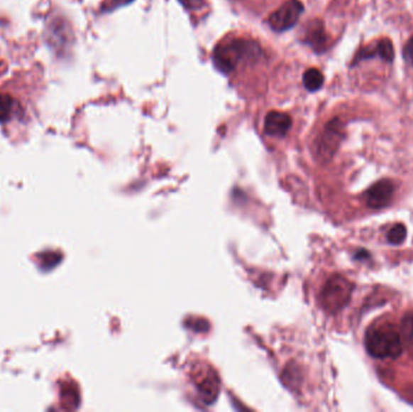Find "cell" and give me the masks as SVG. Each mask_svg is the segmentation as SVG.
I'll return each instance as SVG.
<instances>
[{
    "label": "cell",
    "instance_id": "1",
    "mask_svg": "<svg viewBox=\"0 0 413 412\" xmlns=\"http://www.w3.org/2000/svg\"><path fill=\"white\" fill-rule=\"evenodd\" d=\"M263 55L256 41L237 38L224 41L213 51L211 60L215 68L223 74H230L241 63H254Z\"/></svg>",
    "mask_w": 413,
    "mask_h": 412
},
{
    "label": "cell",
    "instance_id": "2",
    "mask_svg": "<svg viewBox=\"0 0 413 412\" xmlns=\"http://www.w3.org/2000/svg\"><path fill=\"white\" fill-rule=\"evenodd\" d=\"M365 346L370 356L377 359L397 358L404 349L401 332L392 324L370 327L365 335Z\"/></svg>",
    "mask_w": 413,
    "mask_h": 412
},
{
    "label": "cell",
    "instance_id": "3",
    "mask_svg": "<svg viewBox=\"0 0 413 412\" xmlns=\"http://www.w3.org/2000/svg\"><path fill=\"white\" fill-rule=\"evenodd\" d=\"M353 289L354 287L348 279L340 275L332 276L325 283L320 294L321 306L330 313L341 311L344 306L348 305Z\"/></svg>",
    "mask_w": 413,
    "mask_h": 412
},
{
    "label": "cell",
    "instance_id": "4",
    "mask_svg": "<svg viewBox=\"0 0 413 412\" xmlns=\"http://www.w3.org/2000/svg\"><path fill=\"white\" fill-rule=\"evenodd\" d=\"M343 138L344 131L342 122L340 119H332L331 121H329L325 125L323 132L316 139V156L323 161H329L340 148Z\"/></svg>",
    "mask_w": 413,
    "mask_h": 412
},
{
    "label": "cell",
    "instance_id": "5",
    "mask_svg": "<svg viewBox=\"0 0 413 412\" xmlns=\"http://www.w3.org/2000/svg\"><path fill=\"white\" fill-rule=\"evenodd\" d=\"M304 13V5L299 0H289L285 4L277 9L268 17V26L275 32H284L292 28L297 23Z\"/></svg>",
    "mask_w": 413,
    "mask_h": 412
},
{
    "label": "cell",
    "instance_id": "6",
    "mask_svg": "<svg viewBox=\"0 0 413 412\" xmlns=\"http://www.w3.org/2000/svg\"><path fill=\"white\" fill-rule=\"evenodd\" d=\"M394 195V184L388 179H382L375 183L369 190L366 191V203L375 210H380L388 206Z\"/></svg>",
    "mask_w": 413,
    "mask_h": 412
},
{
    "label": "cell",
    "instance_id": "7",
    "mask_svg": "<svg viewBox=\"0 0 413 412\" xmlns=\"http://www.w3.org/2000/svg\"><path fill=\"white\" fill-rule=\"evenodd\" d=\"M292 120L288 114L270 112L265 117V134L270 137H284L292 129Z\"/></svg>",
    "mask_w": 413,
    "mask_h": 412
},
{
    "label": "cell",
    "instance_id": "8",
    "mask_svg": "<svg viewBox=\"0 0 413 412\" xmlns=\"http://www.w3.org/2000/svg\"><path fill=\"white\" fill-rule=\"evenodd\" d=\"M304 43L314 50L316 53H324L328 48L329 38L325 32L324 23L320 20H314L309 22L306 29Z\"/></svg>",
    "mask_w": 413,
    "mask_h": 412
},
{
    "label": "cell",
    "instance_id": "9",
    "mask_svg": "<svg viewBox=\"0 0 413 412\" xmlns=\"http://www.w3.org/2000/svg\"><path fill=\"white\" fill-rule=\"evenodd\" d=\"M304 85L309 92H316L324 85V75L319 69H308L304 74Z\"/></svg>",
    "mask_w": 413,
    "mask_h": 412
},
{
    "label": "cell",
    "instance_id": "10",
    "mask_svg": "<svg viewBox=\"0 0 413 412\" xmlns=\"http://www.w3.org/2000/svg\"><path fill=\"white\" fill-rule=\"evenodd\" d=\"M375 50H376L377 57H380L381 60L388 63H392L394 61V46L393 43L389 39H381L375 45Z\"/></svg>",
    "mask_w": 413,
    "mask_h": 412
},
{
    "label": "cell",
    "instance_id": "11",
    "mask_svg": "<svg viewBox=\"0 0 413 412\" xmlns=\"http://www.w3.org/2000/svg\"><path fill=\"white\" fill-rule=\"evenodd\" d=\"M15 112V101L9 94L0 92V122H6Z\"/></svg>",
    "mask_w": 413,
    "mask_h": 412
},
{
    "label": "cell",
    "instance_id": "12",
    "mask_svg": "<svg viewBox=\"0 0 413 412\" xmlns=\"http://www.w3.org/2000/svg\"><path fill=\"white\" fill-rule=\"evenodd\" d=\"M407 236V230H406L405 225L402 224H397L394 225L387 234V239L390 244L393 246H399L401 243H404Z\"/></svg>",
    "mask_w": 413,
    "mask_h": 412
},
{
    "label": "cell",
    "instance_id": "13",
    "mask_svg": "<svg viewBox=\"0 0 413 412\" xmlns=\"http://www.w3.org/2000/svg\"><path fill=\"white\" fill-rule=\"evenodd\" d=\"M401 334L405 336L406 339H412L413 337V317H406L402 320L401 324Z\"/></svg>",
    "mask_w": 413,
    "mask_h": 412
},
{
    "label": "cell",
    "instance_id": "14",
    "mask_svg": "<svg viewBox=\"0 0 413 412\" xmlns=\"http://www.w3.org/2000/svg\"><path fill=\"white\" fill-rule=\"evenodd\" d=\"M402 55H404V60L413 67V36L409 38L405 46H404Z\"/></svg>",
    "mask_w": 413,
    "mask_h": 412
},
{
    "label": "cell",
    "instance_id": "15",
    "mask_svg": "<svg viewBox=\"0 0 413 412\" xmlns=\"http://www.w3.org/2000/svg\"><path fill=\"white\" fill-rule=\"evenodd\" d=\"M178 1L187 10H199L204 5V0H178Z\"/></svg>",
    "mask_w": 413,
    "mask_h": 412
},
{
    "label": "cell",
    "instance_id": "16",
    "mask_svg": "<svg viewBox=\"0 0 413 412\" xmlns=\"http://www.w3.org/2000/svg\"><path fill=\"white\" fill-rule=\"evenodd\" d=\"M133 0H110L109 9L119 8L123 5L130 4Z\"/></svg>",
    "mask_w": 413,
    "mask_h": 412
}]
</instances>
